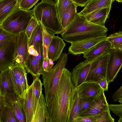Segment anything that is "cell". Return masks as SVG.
<instances>
[{"label": "cell", "instance_id": "8", "mask_svg": "<svg viewBox=\"0 0 122 122\" xmlns=\"http://www.w3.org/2000/svg\"><path fill=\"white\" fill-rule=\"evenodd\" d=\"M107 63L106 77L109 83L114 81L122 65V50L111 49Z\"/></svg>", "mask_w": 122, "mask_h": 122}, {"label": "cell", "instance_id": "43", "mask_svg": "<svg viewBox=\"0 0 122 122\" xmlns=\"http://www.w3.org/2000/svg\"><path fill=\"white\" fill-rule=\"evenodd\" d=\"M112 98L114 102H118L122 104V86L113 93Z\"/></svg>", "mask_w": 122, "mask_h": 122}, {"label": "cell", "instance_id": "40", "mask_svg": "<svg viewBox=\"0 0 122 122\" xmlns=\"http://www.w3.org/2000/svg\"><path fill=\"white\" fill-rule=\"evenodd\" d=\"M100 116V115L78 117L73 120V122H94Z\"/></svg>", "mask_w": 122, "mask_h": 122}, {"label": "cell", "instance_id": "1", "mask_svg": "<svg viewBox=\"0 0 122 122\" xmlns=\"http://www.w3.org/2000/svg\"><path fill=\"white\" fill-rule=\"evenodd\" d=\"M74 89L71 72L65 68L55 94L47 107L49 122H68Z\"/></svg>", "mask_w": 122, "mask_h": 122}, {"label": "cell", "instance_id": "46", "mask_svg": "<svg viewBox=\"0 0 122 122\" xmlns=\"http://www.w3.org/2000/svg\"><path fill=\"white\" fill-rule=\"evenodd\" d=\"M57 0H41V1L47 2L56 5Z\"/></svg>", "mask_w": 122, "mask_h": 122}, {"label": "cell", "instance_id": "36", "mask_svg": "<svg viewBox=\"0 0 122 122\" xmlns=\"http://www.w3.org/2000/svg\"><path fill=\"white\" fill-rule=\"evenodd\" d=\"M108 107L100 114L99 118L94 122H114V119L111 116Z\"/></svg>", "mask_w": 122, "mask_h": 122}, {"label": "cell", "instance_id": "14", "mask_svg": "<svg viewBox=\"0 0 122 122\" xmlns=\"http://www.w3.org/2000/svg\"><path fill=\"white\" fill-rule=\"evenodd\" d=\"M32 86V83L29 86L23 98H19L25 116L26 122H31L34 113Z\"/></svg>", "mask_w": 122, "mask_h": 122}, {"label": "cell", "instance_id": "47", "mask_svg": "<svg viewBox=\"0 0 122 122\" xmlns=\"http://www.w3.org/2000/svg\"><path fill=\"white\" fill-rule=\"evenodd\" d=\"M117 1L118 2L121 3L122 2V0H115Z\"/></svg>", "mask_w": 122, "mask_h": 122}, {"label": "cell", "instance_id": "4", "mask_svg": "<svg viewBox=\"0 0 122 122\" xmlns=\"http://www.w3.org/2000/svg\"><path fill=\"white\" fill-rule=\"evenodd\" d=\"M66 54H61L55 66L50 71H43L41 75L47 107L51 103L57 90L63 69L67 61Z\"/></svg>", "mask_w": 122, "mask_h": 122}, {"label": "cell", "instance_id": "12", "mask_svg": "<svg viewBox=\"0 0 122 122\" xmlns=\"http://www.w3.org/2000/svg\"><path fill=\"white\" fill-rule=\"evenodd\" d=\"M16 39V37L9 44L0 48V71L5 70L13 65Z\"/></svg>", "mask_w": 122, "mask_h": 122}, {"label": "cell", "instance_id": "42", "mask_svg": "<svg viewBox=\"0 0 122 122\" xmlns=\"http://www.w3.org/2000/svg\"><path fill=\"white\" fill-rule=\"evenodd\" d=\"M54 65L53 62L46 57L44 59L43 64V71H48L53 68Z\"/></svg>", "mask_w": 122, "mask_h": 122}, {"label": "cell", "instance_id": "15", "mask_svg": "<svg viewBox=\"0 0 122 122\" xmlns=\"http://www.w3.org/2000/svg\"><path fill=\"white\" fill-rule=\"evenodd\" d=\"M4 106L10 107L12 111L19 122H26L19 98L15 94L4 97Z\"/></svg>", "mask_w": 122, "mask_h": 122}, {"label": "cell", "instance_id": "37", "mask_svg": "<svg viewBox=\"0 0 122 122\" xmlns=\"http://www.w3.org/2000/svg\"><path fill=\"white\" fill-rule=\"evenodd\" d=\"M39 0H20L19 7L25 10H29L36 4Z\"/></svg>", "mask_w": 122, "mask_h": 122}, {"label": "cell", "instance_id": "20", "mask_svg": "<svg viewBox=\"0 0 122 122\" xmlns=\"http://www.w3.org/2000/svg\"><path fill=\"white\" fill-rule=\"evenodd\" d=\"M49 122L46 101L42 93L34 112L31 122Z\"/></svg>", "mask_w": 122, "mask_h": 122}, {"label": "cell", "instance_id": "30", "mask_svg": "<svg viewBox=\"0 0 122 122\" xmlns=\"http://www.w3.org/2000/svg\"><path fill=\"white\" fill-rule=\"evenodd\" d=\"M16 36L5 30L0 25V48L5 47L14 40Z\"/></svg>", "mask_w": 122, "mask_h": 122}, {"label": "cell", "instance_id": "33", "mask_svg": "<svg viewBox=\"0 0 122 122\" xmlns=\"http://www.w3.org/2000/svg\"><path fill=\"white\" fill-rule=\"evenodd\" d=\"M33 46L35 50V56L39 66L43 71V64L44 58L42 43L40 42H38Z\"/></svg>", "mask_w": 122, "mask_h": 122}, {"label": "cell", "instance_id": "38", "mask_svg": "<svg viewBox=\"0 0 122 122\" xmlns=\"http://www.w3.org/2000/svg\"><path fill=\"white\" fill-rule=\"evenodd\" d=\"M38 22L34 16H33L28 24L25 31V33L28 40L30 38L32 32L38 24Z\"/></svg>", "mask_w": 122, "mask_h": 122}, {"label": "cell", "instance_id": "18", "mask_svg": "<svg viewBox=\"0 0 122 122\" xmlns=\"http://www.w3.org/2000/svg\"><path fill=\"white\" fill-rule=\"evenodd\" d=\"M65 46L63 39L54 35L48 48V57L53 62L57 61L61 54Z\"/></svg>", "mask_w": 122, "mask_h": 122}, {"label": "cell", "instance_id": "17", "mask_svg": "<svg viewBox=\"0 0 122 122\" xmlns=\"http://www.w3.org/2000/svg\"><path fill=\"white\" fill-rule=\"evenodd\" d=\"M111 44L106 40L97 44L83 54L86 60L91 61L98 57L109 53Z\"/></svg>", "mask_w": 122, "mask_h": 122}, {"label": "cell", "instance_id": "35", "mask_svg": "<svg viewBox=\"0 0 122 122\" xmlns=\"http://www.w3.org/2000/svg\"><path fill=\"white\" fill-rule=\"evenodd\" d=\"M100 96L90 97L83 98L81 97L80 114L88 108Z\"/></svg>", "mask_w": 122, "mask_h": 122}, {"label": "cell", "instance_id": "32", "mask_svg": "<svg viewBox=\"0 0 122 122\" xmlns=\"http://www.w3.org/2000/svg\"><path fill=\"white\" fill-rule=\"evenodd\" d=\"M1 120V122H19L11 109L5 106L2 112Z\"/></svg>", "mask_w": 122, "mask_h": 122}, {"label": "cell", "instance_id": "19", "mask_svg": "<svg viewBox=\"0 0 122 122\" xmlns=\"http://www.w3.org/2000/svg\"><path fill=\"white\" fill-rule=\"evenodd\" d=\"M111 8V6L100 8L84 16L87 20L93 23L105 26V23L108 18Z\"/></svg>", "mask_w": 122, "mask_h": 122}, {"label": "cell", "instance_id": "22", "mask_svg": "<svg viewBox=\"0 0 122 122\" xmlns=\"http://www.w3.org/2000/svg\"><path fill=\"white\" fill-rule=\"evenodd\" d=\"M115 0H90L82 10L77 14L85 16L92 11L111 6Z\"/></svg>", "mask_w": 122, "mask_h": 122}, {"label": "cell", "instance_id": "29", "mask_svg": "<svg viewBox=\"0 0 122 122\" xmlns=\"http://www.w3.org/2000/svg\"><path fill=\"white\" fill-rule=\"evenodd\" d=\"M40 42L43 44V37L41 26L38 23L33 31L28 41V47L32 46L36 42Z\"/></svg>", "mask_w": 122, "mask_h": 122}, {"label": "cell", "instance_id": "27", "mask_svg": "<svg viewBox=\"0 0 122 122\" xmlns=\"http://www.w3.org/2000/svg\"><path fill=\"white\" fill-rule=\"evenodd\" d=\"M32 84V93L34 104V112L42 93L43 84L39 77H34Z\"/></svg>", "mask_w": 122, "mask_h": 122}, {"label": "cell", "instance_id": "5", "mask_svg": "<svg viewBox=\"0 0 122 122\" xmlns=\"http://www.w3.org/2000/svg\"><path fill=\"white\" fill-rule=\"evenodd\" d=\"M33 9L25 10L18 6L14 11L0 25L5 30L15 35L25 32L33 16Z\"/></svg>", "mask_w": 122, "mask_h": 122}, {"label": "cell", "instance_id": "13", "mask_svg": "<svg viewBox=\"0 0 122 122\" xmlns=\"http://www.w3.org/2000/svg\"><path fill=\"white\" fill-rule=\"evenodd\" d=\"M103 91L97 98L78 117L100 115L108 107V104Z\"/></svg>", "mask_w": 122, "mask_h": 122}, {"label": "cell", "instance_id": "3", "mask_svg": "<svg viewBox=\"0 0 122 122\" xmlns=\"http://www.w3.org/2000/svg\"><path fill=\"white\" fill-rule=\"evenodd\" d=\"M33 9V15L36 20L50 33L54 35L62 32L56 5L41 1Z\"/></svg>", "mask_w": 122, "mask_h": 122}, {"label": "cell", "instance_id": "25", "mask_svg": "<svg viewBox=\"0 0 122 122\" xmlns=\"http://www.w3.org/2000/svg\"><path fill=\"white\" fill-rule=\"evenodd\" d=\"M77 6L76 4L73 3L66 9L60 22L63 30L62 33L76 16Z\"/></svg>", "mask_w": 122, "mask_h": 122}, {"label": "cell", "instance_id": "41", "mask_svg": "<svg viewBox=\"0 0 122 122\" xmlns=\"http://www.w3.org/2000/svg\"><path fill=\"white\" fill-rule=\"evenodd\" d=\"M97 82L104 91L108 90L109 83L106 77L100 75L97 78Z\"/></svg>", "mask_w": 122, "mask_h": 122}, {"label": "cell", "instance_id": "45", "mask_svg": "<svg viewBox=\"0 0 122 122\" xmlns=\"http://www.w3.org/2000/svg\"><path fill=\"white\" fill-rule=\"evenodd\" d=\"M4 97H2L0 92V122H1L2 112L4 107Z\"/></svg>", "mask_w": 122, "mask_h": 122}, {"label": "cell", "instance_id": "34", "mask_svg": "<svg viewBox=\"0 0 122 122\" xmlns=\"http://www.w3.org/2000/svg\"><path fill=\"white\" fill-rule=\"evenodd\" d=\"M73 3V2L71 0H57L56 7L60 22L66 9Z\"/></svg>", "mask_w": 122, "mask_h": 122}, {"label": "cell", "instance_id": "21", "mask_svg": "<svg viewBox=\"0 0 122 122\" xmlns=\"http://www.w3.org/2000/svg\"><path fill=\"white\" fill-rule=\"evenodd\" d=\"M0 92L4 97L15 94L9 77V68L0 73Z\"/></svg>", "mask_w": 122, "mask_h": 122}, {"label": "cell", "instance_id": "28", "mask_svg": "<svg viewBox=\"0 0 122 122\" xmlns=\"http://www.w3.org/2000/svg\"><path fill=\"white\" fill-rule=\"evenodd\" d=\"M106 40L111 44V49H118L122 50V32H116L107 36Z\"/></svg>", "mask_w": 122, "mask_h": 122}, {"label": "cell", "instance_id": "23", "mask_svg": "<svg viewBox=\"0 0 122 122\" xmlns=\"http://www.w3.org/2000/svg\"><path fill=\"white\" fill-rule=\"evenodd\" d=\"M19 0H0V25L18 6Z\"/></svg>", "mask_w": 122, "mask_h": 122}, {"label": "cell", "instance_id": "9", "mask_svg": "<svg viewBox=\"0 0 122 122\" xmlns=\"http://www.w3.org/2000/svg\"><path fill=\"white\" fill-rule=\"evenodd\" d=\"M9 68V77L14 92L19 98H22L21 83L27 73L21 64H14Z\"/></svg>", "mask_w": 122, "mask_h": 122}, {"label": "cell", "instance_id": "24", "mask_svg": "<svg viewBox=\"0 0 122 122\" xmlns=\"http://www.w3.org/2000/svg\"><path fill=\"white\" fill-rule=\"evenodd\" d=\"M81 97L76 88L74 90L68 122H73L78 117L80 110Z\"/></svg>", "mask_w": 122, "mask_h": 122}, {"label": "cell", "instance_id": "6", "mask_svg": "<svg viewBox=\"0 0 122 122\" xmlns=\"http://www.w3.org/2000/svg\"><path fill=\"white\" fill-rule=\"evenodd\" d=\"M28 39L25 32L21 33L16 36V43L13 64L22 65L26 72L28 71L27 66L28 55Z\"/></svg>", "mask_w": 122, "mask_h": 122}, {"label": "cell", "instance_id": "2", "mask_svg": "<svg viewBox=\"0 0 122 122\" xmlns=\"http://www.w3.org/2000/svg\"><path fill=\"white\" fill-rule=\"evenodd\" d=\"M105 26L93 23L84 16L77 13L73 20L61 34L63 39L71 44L100 36H107Z\"/></svg>", "mask_w": 122, "mask_h": 122}, {"label": "cell", "instance_id": "11", "mask_svg": "<svg viewBox=\"0 0 122 122\" xmlns=\"http://www.w3.org/2000/svg\"><path fill=\"white\" fill-rule=\"evenodd\" d=\"M91 62L86 60L81 62L74 67L71 72V79L75 88L86 81Z\"/></svg>", "mask_w": 122, "mask_h": 122}, {"label": "cell", "instance_id": "44", "mask_svg": "<svg viewBox=\"0 0 122 122\" xmlns=\"http://www.w3.org/2000/svg\"><path fill=\"white\" fill-rule=\"evenodd\" d=\"M78 6L81 7L85 6L90 0H71Z\"/></svg>", "mask_w": 122, "mask_h": 122}, {"label": "cell", "instance_id": "26", "mask_svg": "<svg viewBox=\"0 0 122 122\" xmlns=\"http://www.w3.org/2000/svg\"><path fill=\"white\" fill-rule=\"evenodd\" d=\"M28 73L33 77H39L43 71L40 67L35 56L28 54L27 62Z\"/></svg>", "mask_w": 122, "mask_h": 122}, {"label": "cell", "instance_id": "31", "mask_svg": "<svg viewBox=\"0 0 122 122\" xmlns=\"http://www.w3.org/2000/svg\"><path fill=\"white\" fill-rule=\"evenodd\" d=\"M43 37V46L44 58L47 57V51L53 36L54 35L49 32L41 24Z\"/></svg>", "mask_w": 122, "mask_h": 122}, {"label": "cell", "instance_id": "39", "mask_svg": "<svg viewBox=\"0 0 122 122\" xmlns=\"http://www.w3.org/2000/svg\"><path fill=\"white\" fill-rule=\"evenodd\" d=\"M110 110L118 116L119 119L118 122H122V104L108 105Z\"/></svg>", "mask_w": 122, "mask_h": 122}, {"label": "cell", "instance_id": "7", "mask_svg": "<svg viewBox=\"0 0 122 122\" xmlns=\"http://www.w3.org/2000/svg\"><path fill=\"white\" fill-rule=\"evenodd\" d=\"M109 57V54L108 53L103 54L91 61L90 67L85 81L97 82V78L99 76L106 77Z\"/></svg>", "mask_w": 122, "mask_h": 122}, {"label": "cell", "instance_id": "16", "mask_svg": "<svg viewBox=\"0 0 122 122\" xmlns=\"http://www.w3.org/2000/svg\"><path fill=\"white\" fill-rule=\"evenodd\" d=\"M76 88L82 98L99 96L104 91L97 82L85 81Z\"/></svg>", "mask_w": 122, "mask_h": 122}, {"label": "cell", "instance_id": "10", "mask_svg": "<svg viewBox=\"0 0 122 122\" xmlns=\"http://www.w3.org/2000/svg\"><path fill=\"white\" fill-rule=\"evenodd\" d=\"M107 37V36H102L71 43L68 51L74 55L83 54L97 44L106 40Z\"/></svg>", "mask_w": 122, "mask_h": 122}]
</instances>
